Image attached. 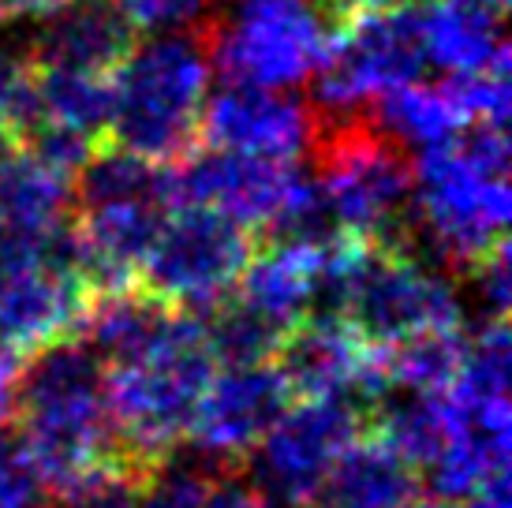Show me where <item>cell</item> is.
<instances>
[{
  "mask_svg": "<svg viewBox=\"0 0 512 508\" xmlns=\"http://www.w3.org/2000/svg\"><path fill=\"white\" fill-rule=\"evenodd\" d=\"M311 157L344 236L400 247L412 210V161L370 116H318Z\"/></svg>",
  "mask_w": 512,
  "mask_h": 508,
  "instance_id": "cell-4",
  "label": "cell"
},
{
  "mask_svg": "<svg viewBox=\"0 0 512 508\" xmlns=\"http://www.w3.org/2000/svg\"><path fill=\"white\" fill-rule=\"evenodd\" d=\"M214 370L202 314L187 307H172L143 352L105 367L116 449L131 471H146L176 452Z\"/></svg>",
  "mask_w": 512,
  "mask_h": 508,
  "instance_id": "cell-2",
  "label": "cell"
},
{
  "mask_svg": "<svg viewBox=\"0 0 512 508\" xmlns=\"http://www.w3.org/2000/svg\"><path fill=\"white\" fill-rule=\"evenodd\" d=\"M468 508H512V497H509V479H498L483 486L479 494L468 497Z\"/></svg>",
  "mask_w": 512,
  "mask_h": 508,
  "instance_id": "cell-35",
  "label": "cell"
},
{
  "mask_svg": "<svg viewBox=\"0 0 512 508\" xmlns=\"http://www.w3.org/2000/svg\"><path fill=\"white\" fill-rule=\"evenodd\" d=\"M318 113L288 90L251 83H225L206 94L199 116V139L217 150L266 157L296 165L311 154Z\"/></svg>",
  "mask_w": 512,
  "mask_h": 508,
  "instance_id": "cell-11",
  "label": "cell"
},
{
  "mask_svg": "<svg viewBox=\"0 0 512 508\" xmlns=\"http://www.w3.org/2000/svg\"><path fill=\"white\" fill-rule=\"evenodd\" d=\"M255 254L251 232L206 206H172L139 266V288L169 307L206 311L228 299Z\"/></svg>",
  "mask_w": 512,
  "mask_h": 508,
  "instance_id": "cell-8",
  "label": "cell"
},
{
  "mask_svg": "<svg viewBox=\"0 0 512 508\" xmlns=\"http://www.w3.org/2000/svg\"><path fill=\"white\" fill-rule=\"evenodd\" d=\"M326 254L329 247L318 251V247H288V243H273L270 251L251 254L236 284L240 299L281 329L303 322L307 314H314Z\"/></svg>",
  "mask_w": 512,
  "mask_h": 508,
  "instance_id": "cell-17",
  "label": "cell"
},
{
  "mask_svg": "<svg viewBox=\"0 0 512 508\" xmlns=\"http://www.w3.org/2000/svg\"><path fill=\"white\" fill-rule=\"evenodd\" d=\"M202 508H273L251 482H214Z\"/></svg>",
  "mask_w": 512,
  "mask_h": 508,
  "instance_id": "cell-34",
  "label": "cell"
},
{
  "mask_svg": "<svg viewBox=\"0 0 512 508\" xmlns=\"http://www.w3.org/2000/svg\"><path fill=\"white\" fill-rule=\"evenodd\" d=\"M15 415L23 426L19 438L49 494L75 490L124 464L109 415L105 363L79 337L34 352L19 378Z\"/></svg>",
  "mask_w": 512,
  "mask_h": 508,
  "instance_id": "cell-1",
  "label": "cell"
},
{
  "mask_svg": "<svg viewBox=\"0 0 512 508\" xmlns=\"http://www.w3.org/2000/svg\"><path fill=\"white\" fill-rule=\"evenodd\" d=\"M427 64L445 75L464 71H509V42L501 34V12L479 0H430L419 8Z\"/></svg>",
  "mask_w": 512,
  "mask_h": 508,
  "instance_id": "cell-16",
  "label": "cell"
},
{
  "mask_svg": "<svg viewBox=\"0 0 512 508\" xmlns=\"http://www.w3.org/2000/svg\"><path fill=\"white\" fill-rule=\"evenodd\" d=\"M214 471L217 467H210L202 456L169 452L165 460H157L139 475L135 508H202L214 486Z\"/></svg>",
  "mask_w": 512,
  "mask_h": 508,
  "instance_id": "cell-25",
  "label": "cell"
},
{
  "mask_svg": "<svg viewBox=\"0 0 512 508\" xmlns=\"http://www.w3.org/2000/svg\"><path fill=\"white\" fill-rule=\"evenodd\" d=\"M270 363L288 396L299 400H352L363 408L382 393L374 348L329 314H307L288 325Z\"/></svg>",
  "mask_w": 512,
  "mask_h": 508,
  "instance_id": "cell-12",
  "label": "cell"
},
{
  "mask_svg": "<svg viewBox=\"0 0 512 508\" xmlns=\"http://www.w3.org/2000/svg\"><path fill=\"white\" fill-rule=\"evenodd\" d=\"M415 494V467L389 449L382 438L352 441L333 460L322 486L314 490V508H400Z\"/></svg>",
  "mask_w": 512,
  "mask_h": 508,
  "instance_id": "cell-18",
  "label": "cell"
},
{
  "mask_svg": "<svg viewBox=\"0 0 512 508\" xmlns=\"http://www.w3.org/2000/svg\"><path fill=\"white\" fill-rule=\"evenodd\" d=\"M90 284L64 266L34 262V266L0 273V340L15 352L34 355L75 337L90 303Z\"/></svg>",
  "mask_w": 512,
  "mask_h": 508,
  "instance_id": "cell-14",
  "label": "cell"
},
{
  "mask_svg": "<svg viewBox=\"0 0 512 508\" xmlns=\"http://www.w3.org/2000/svg\"><path fill=\"white\" fill-rule=\"evenodd\" d=\"M23 367H27V355L0 340V426H8L15 419V396H19Z\"/></svg>",
  "mask_w": 512,
  "mask_h": 508,
  "instance_id": "cell-33",
  "label": "cell"
},
{
  "mask_svg": "<svg viewBox=\"0 0 512 508\" xmlns=\"http://www.w3.org/2000/svg\"><path fill=\"white\" fill-rule=\"evenodd\" d=\"M0 124L23 142L42 124V105H38V64L30 53L0 45Z\"/></svg>",
  "mask_w": 512,
  "mask_h": 508,
  "instance_id": "cell-26",
  "label": "cell"
},
{
  "mask_svg": "<svg viewBox=\"0 0 512 508\" xmlns=\"http://www.w3.org/2000/svg\"><path fill=\"white\" fill-rule=\"evenodd\" d=\"M15 142H19V139H15L8 127L0 124V161H4L8 154H15Z\"/></svg>",
  "mask_w": 512,
  "mask_h": 508,
  "instance_id": "cell-37",
  "label": "cell"
},
{
  "mask_svg": "<svg viewBox=\"0 0 512 508\" xmlns=\"http://www.w3.org/2000/svg\"><path fill=\"white\" fill-rule=\"evenodd\" d=\"M370 411H374V438H382L412 467H427L453 434L445 393L382 389L370 400Z\"/></svg>",
  "mask_w": 512,
  "mask_h": 508,
  "instance_id": "cell-19",
  "label": "cell"
},
{
  "mask_svg": "<svg viewBox=\"0 0 512 508\" xmlns=\"http://www.w3.org/2000/svg\"><path fill=\"white\" fill-rule=\"evenodd\" d=\"M468 333L460 325H441L415 333L408 340L374 348L382 389H415V393H445L453 385L464 359Z\"/></svg>",
  "mask_w": 512,
  "mask_h": 508,
  "instance_id": "cell-20",
  "label": "cell"
},
{
  "mask_svg": "<svg viewBox=\"0 0 512 508\" xmlns=\"http://www.w3.org/2000/svg\"><path fill=\"white\" fill-rule=\"evenodd\" d=\"M49 486L19 434L0 426V508H45Z\"/></svg>",
  "mask_w": 512,
  "mask_h": 508,
  "instance_id": "cell-28",
  "label": "cell"
},
{
  "mask_svg": "<svg viewBox=\"0 0 512 508\" xmlns=\"http://www.w3.org/2000/svg\"><path fill=\"white\" fill-rule=\"evenodd\" d=\"M400 508H460V505L449 501V497H438V494H412Z\"/></svg>",
  "mask_w": 512,
  "mask_h": 508,
  "instance_id": "cell-36",
  "label": "cell"
},
{
  "mask_svg": "<svg viewBox=\"0 0 512 508\" xmlns=\"http://www.w3.org/2000/svg\"><path fill=\"white\" fill-rule=\"evenodd\" d=\"M23 142L30 146V157H38L42 165H49V169L68 176V180H75V172L83 169L86 157L94 154V146H98V139H90L83 131H72V127L64 124H49V120H42Z\"/></svg>",
  "mask_w": 512,
  "mask_h": 508,
  "instance_id": "cell-29",
  "label": "cell"
},
{
  "mask_svg": "<svg viewBox=\"0 0 512 508\" xmlns=\"http://www.w3.org/2000/svg\"><path fill=\"white\" fill-rule=\"evenodd\" d=\"M292 180L296 165L206 146L172 165V206H206L243 228H266Z\"/></svg>",
  "mask_w": 512,
  "mask_h": 508,
  "instance_id": "cell-13",
  "label": "cell"
},
{
  "mask_svg": "<svg viewBox=\"0 0 512 508\" xmlns=\"http://www.w3.org/2000/svg\"><path fill=\"white\" fill-rule=\"evenodd\" d=\"M210 42L206 27L165 30L135 42L113 79L109 131L135 154L176 165L199 142V116L210 94Z\"/></svg>",
  "mask_w": 512,
  "mask_h": 508,
  "instance_id": "cell-3",
  "label": "cell"
},
{
  "mask_svg": "<svg viewBox=\"0 0 512 508\" xmlns=\"http://www.w3.org/2000/svg\"><path fill=\"white\" fill-rule=\"evenodd\" d=\"M475 277V296L483 303L486 318H509L512 307V262H509V243L501 240L468 269Z\"/></svg>",
  "mask_w": 512,
  "mask_h": 508,
  "instance_id": "cell-31",
  "label": "cell"
},
{
  "mask_svg": "<svg viewBox=\"0 0 512 508\" xmlns=\"http://www.w3.org/2000/svg\"><path fill=\"white\" fill-rule=\"evenodd\" d=\"M139 475L143 471H131V467H109L101 471L98 479L83 482L75 490L53 494L57 501L45 508H135V490H139Z\"/></svg>",
  "mask_w": 512,
  "mask_h": 508,
  "instance_id": "cell-30",
  "label": "cell"
},
{
  "mask_svg": "<svg viewBox=\"0 0 512 508\" xmlns=\"http://www.w3.org/2000/svg\"><path fill=\"white\" fill-rule=\"evenodd\" d=\"M139 30L116 0H68L60 12L45 15L38 38L30 45V60L38 68H72L113 75L131 53Z\"/></svg>",
  "mask_w": 512,
  "mask_h": 508,
  "instance_id": "cell-15",
  "label": "cell"
},
{
  "mask_svg": "<svg viewBox=\"0 0 512 508\" xmlns=\"http://www.w3.org/2000/svg\"><path fill=\"white\" fill-rule=\"evenodd\" d=\"M38 105L49 124L101 139L113 120V79L98 71L38 68Z\"/></svg>",
  "mask_w": 512,
  "mask_h": 508,
  "instance_id": "cell-22",
  "label": "cell"
},
{
  "mask_svg": "<svg viewBox=\"0 0 512 508\" xmlns=\"http://www.w3.org/2000/svg\"><path fill=\"white\" fill-rule=\"evenodd\" d=\"M337 23L322 0H236L206 27L210 60L228 83L292 90L311 83Z\"/></svg>",
  "mask_w": 512,
  "mask_h": 508,
  "instance_id": "cell-6",
  "label": "cell"
},
{
  "mask_svg": "<svg viewBox=\"0 0 512 508\" xmlns=\"http://www.w3.org/2000/svg\"><path fill=\"white\" fill-rule=\"evenodd\" d=\"M116 8L128 15L135 30L165 34V30L195 27L206 12V0H116Z\"/></svg>",
  "mask_w": 512,
  "mask_h": 508,
  "instance_id": "cell-32",
  "label": "cell"
},
{
  "mask_svg": "<svg viewBox=\"0 0 512 508\" xmlns=\"http://www.w3.org/2000/svg\"><path fill=\"white\" fill-rule=\"evenodd\" d=\"M288 400L292 396L273 363L217 367L195 404L187 441L210 467L228 471L247 460Z\"/></svg>",
  "mask_w": 512,
  "mask_h": 508,
  "instance_id": "cell-10",
  "label": "cell"
},
{
  "mask_svg": "<svg viewBox=\"0 0 512 508\" xmlns=\"http://www.w3.org/2000/svg\"><path fill=\"white\" fill-rule=\"evenodd\" d=\"M412 210L415 221H408L404 247L423 240L438 262L471 269L505 240L512 213L509 176L471 161L449 135L412 161Z\"/></svg>",
  "mask_w": 512,
  "mask_h": 508,
  "instance_id": "cell-5",
  "label": "cell"
},
{
  "mask_svg": "<svg viewBox=\"0 0 512 508\" xmlns=\"http://www.w3.org/2000/svg\"><path fill=\"white\" fill-rule=\"evenodd\" d=\"M202 314V333L210 344L217 367H240V363H270L281 340V325H273L266 314L247 307L240 296L221 299Z\"/></svg>",
  "mask_w": 512,
  "mask_h": 508,
  "instance_id": "cell-23",
  "label": "cell"
},
{
  "mask_svg": "<svg viewBox=\"0 0 512 508\" xmlns=\"http://www.w3.org/2000/svg\"><path fill=\"white\" fill-rule=\"evenodd\" d=\"M363 408L352 400H299L270 423L247 452L251 486L273 508L311 505L326 471L359 438Z\"/></svg>",
  "mask_w": 512,
  "mask_h": 508,
  "instance_id": "cell-9",
  "label": "cell"
},
{
  "mask_svg": "<svg viewBox=\"0 0 512 508\" xmlns=\"http://www.w3.org/2000/svg\"><path fill=\"white\" fill-rule=\"evenodd\" d=\"M370 105H374L370 124L382 135H389L397 146H412V150H427L434 142L449 139L460 127V116H456L449 94L441 90V83L427 86L412 79V83L378 94Z\"/></svg>",
  "mask_w": 512,
  "mask_h": 508,
  "instance_id": "cell-21",
  "label": "cell"
},
{
  "mask_svg": "<svg viewBox=\"0 0 512 508\" xmlns=\"http://www.w3.org/2000/svg\"><path fill=\"white\" fill-rule=\"evenodd\" d=\"M427 68L419 8H370L341 19L322 64L314 68V113L344 116L359 105L419 79Z\"/></svg>",
  "mask_w": 512,
  "mask_h": 508,
  "instance_id": "cell-7",
  "label": "cell"
},
{
  "mask_svg": "<svg viewBox=\"0 0 512 508\" xmlns=\"http://www.w3.org/2000/svg\"><path fill=\"white\" fill-rule=\"evenodd\" d=\"M273 243H288V247H318L326 251L333 243L348 240L337 225V213L329 206L326 191L318 184V176H299L288 184L281 206L273 210V217L266 221Z\"/></svg>",
  "mask_w": 512,
  "mask_h": 508,
  "instance_id": "cell-24",
  "label": "cell"
},
{
  "mask_svg": "<svg viewBox=\"0 0 512 508\" xmlns=\"http://www.w3.org/2000/svg\"><path fill=\"white\" fill-rule=\"evenodd\" d=\"M441 90L453 101L460 124H505L509 120L512 90L509 71H464L445 75Z\"/></svg>",
  "mask_w": 512,
  "mask_h": 508,
  "instance_id": "cell-27",
  "label": "cell"
}]
</instances>
